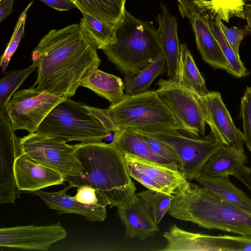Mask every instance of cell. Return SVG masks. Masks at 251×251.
<instances>
[{"mask_svg": "<svg viewBox=\"0 0 251 251\" xmlns=\"http://www.w3.org/2000/svg\"><path fill=\"white\" fill-rule=\"evenodd\" d=\"M204 16L209 29L217 39L222 51L226 57L229 65L228 73L241 78L248 76L250 72L242 62L240 56L234 51L223 34L215 17L205 12L202 13Z\"/></svg>", "mask_w": 251, "mask_h": 251, "instance_id": "27", "label": "cell"}, {"mask_svg": "<svg viewBox=\"0 0 251 251\" xmlns=\"http://www.w3.org/2000/svg\"><path fill=\"white\" fill-rule=\"evenodd\" d=\"M156 85L158 97L187 128L190 136H204L206 123L195 94L171 78L160 79Z\"/></svg>", "mask_w": 251, "mask_h": 251, "instance_id": "10", "label": "cell"}, {"mask_svg": "<svg viewBox=\"0 0 251 251\" xmlns=\"http://www.w3.org/2000/svg\"><path fill=\"white\" fill-rule=\"evenodd\" d=\"M102 50L125 75L142 70L162 52L153 23L137 19L126 9L115 25L111 41Z\"/></svg>", "mask_w": 251, "mask_h": 251, "instance_id": "4", "label": "cell"}, {"mask_svg": "<svg viewBox=\"0 0 251 251\" xmlns=\"http://www.w3.org/2000/svg\"><path fill=\"white\" fill-rule=\"evenodd\" d=\"M134 131L171 147L179 158V171L190 181L199 176L208 160L225 146L211 131L200 137H187L173 129Z\"/></svg>", "mask_w": 251, "mask_h": 251, "instance_id": "7", "label": "cell"}, {"mask_svg": "<svg viewBox=\"0 0 251 251\" xmlns=\"http://www.w3.org/2000/svg\"><path fill=\"white\" fill-rule=\"evenodd\" d=\"M171 78L194 94L202 96L209 92L204 77L185 44L180 45V53L176 72Z\"/></svg>", "mask_w": 251, "mask_h": 251, "instance_id": "21", "label": "cell"}, {"mask_svg": "<svg viewBox=\"0 0 251 251\" xmlns=\"http://www.w3.org/2000/svg\"><path fill=\"white\" fill-rule=\"evenodd\" d=\"M21 153L60 173L64 177L84 174L73 145L53 136L35 132L20 138Z\"/></svg>", "mask_w": 251, "mask_h": 251, "instance_id": "8", "label": "cell"}, {"mask_svg": "<svg viewBox=\"0 0 251 251\" xmlns=\"http://www.w3.org/2000/svg\"><path fill=\"white\" fill-rule=\"evenodd\" d=\"M65 99L33 86L15 92L7 106L13 129H25L29 134L36 132L50 111Z\"/></svg>", "mask_w": 251, "mask_h": 251, "instance_id": "9", "label": "cell"}, {"mask_svg": "<svg viewBox=\"0 0 251 251\" xmlns=\"http://www.w3.org/2000/svg\"><path fill=\"white\" fill-rule=\"evenodd\" d=\"M79 25L95 43L98 49L103 50L112 40L115 25L86 14H83Z\"/></svg>", "mask_w": 251, "mask_h": 251, "instance_id": "29", "label": "cell"}, {"mask_svg": "<svg viewBox=\"0 0 251 251\" xmlns=\"http://www.w3.org/2000/svg\"><path fill=\"white\" fill-rule=\"evenodd\" d=\"M111 143L123 154H130L158 163L176 165L154 154L139 135L132 129L122 128L116 131Z\"/></svg>", "mask_w": 251, "mask_h": 251, "instance_id": "25", "label": "cell"}, {"mask_svg": "<svg viewBox=\"0 0 251 251\" xmlns=\"http://www.w3.org/2000/svg\"><path fill=\"white\" fill-rule=\"evenodd\" d=\"M161 12L156 20L161 50L164 54L167 67L168 76L173 77L176 73L180 53V45L178 35V24L176 16L172 15L167 7L161 4Z\"/></svg>", "mask_w": 251, "mask_h": 251, "instance_id": "19", "label": "cell"}, {"mask_svg": "<svg viewBox=\"0 0 251 251\" xmlns=\"http://www.w3.org/2000/svg\"><path fill=\"white\" fill-rule=\"evenodd\" d=\"M243 0V1H251V0Z\"/></svg>", "mask_w": 251, "mask_h": 251, "instance_id": "42", "label": "cell"}, {"mask_svg": "<svg viewBox=\"0 0 251 251\" xmlns=\"http://www.w3.org/2000/svg\"><path fill=\"white\" fill-rule=\"evenodd\" d=\"M71 187L73 186L69 184L57 192L39 190L31 193L42 200L48 208L55 210L59 214L74 213L83 216L90 221H104L107 217L108 202L102 200L93 205L80 203L66 194Z\"/></svg>", "mask_w": 251, "mask_h": 251, "instance_id": "16", "label": "cell"}, {"mask_svg": "<svg viewBox=\"0 0 251 251\" xmlns=\"http://www.w3.org/2000/svg\"><path fill=\"white\" fill-rule=\"evenodd\" d=\"M251 192V166L242 165L233 175Z\"/></svg>", "mask_w": 251, "mask_h": 251, "instance_id": "38", "label": "cell"}, {"mask_svg": "<svg viewBox=\"0 0 251 251\" xmlns=\"http://www.w3.org/2000/svg\"><path fill=\"white\" fill-rule=\"evenodd\" d=\"M196 3L199 12H208L227 23L233 17L245 19V4L242 0H196Z\"/></svg>", "mask_w": 251, "mask_h": 251, "instance_id": "28", "label": "cell"}, {"mask_svg": "<svg viewBox=\"0 0 251 251\" xmlns=\"http://www.w3.org/2000/svg\"><path fill=\"white\" fill-rule=\"evenodd\" d=\"M101 111L119 129L133 130L173 129L188 133L187 128L161 101L155 91L126 97L121 102Z\"/></svg>", "mask_w": 251, "mask_h": 251, "instance_id": "5", "label": "cell"}, {"mask_svg": "<svg viewBox=\"0 0 251 251\" xmlns=\"http://www.w3.org/2000/svg\"><path fill=\"white\" fill-rule=\"evenodd\" d=\"M60 222L45 226H20L0 229V249L48 251L52 244L66 238Z\"/></svg>", "mask_w": 251, "mask_h": 251, "instance_id": "12", "label": "cell"}, {"mask_svg": "<svg viewBox=\"0 0 251 251\" xmlns=\"http://www.w3.org/2000/svg\"><path fill=\"white\" fill-rule=\"evenodd\" d=\"M14 0H0V22L4 21L13 11Z\"/></svg>", "mask_w": 251, "mask_h": 251, "instance_id": "40", "label": "cell"}, {"mask_svg": "<svg viewBox=\"0 0 251 251\" xmlns=\"http://www.w3.org/2000/svg\"><path fill=\"white\" fill-rule=\"evenodd\" d=\"M247 162L248 157L245 152L225 146L208 160L200 175L212 177L233 176Z\"/></svg>", "mask_w": 251, "mask_h": 251, "instance_id": "22", "label": "cell"}, {"mask_svg": "<svg viewBox=\"0 0 251 251\" xmlns=\"http://www.w3.org/2000/svg\"><path fill=\"white\" fill-rule=\"evenodd\" d=\"M129 176L148 189L176 195L189 181L176 165L163 164L124 154Z\"/></svg>", "mask_w": 251, "mask_h": 251, "instance_id": "11", "label": "cell"}, {"mask_svg": "<svg viewBox=\"0 0 251 251\" xmlns=\"http://www.w3.org/2000/svg\"><path fill=\"white\" fill-rule=\"evenodd\" d=\"M168 213L203 228L251 236V212L190 181L173 195Z\"/></svg>", "mask_w": 251, "mask_h": 251, "instance_id": "3", "label": "cell"}, {"mask_svg": "<svg viewBox=\"0 0 251 251\" xmlns=\"http://www.w3.org/2000/svg\"><path fill=\"white\" fill-rule=\"evenodd\" d=\"M189 20L195 34L197 49L203 60L213 68L228 73V63L203 14L195 12Z\"/></svg>", "mask_w": 251, "mask_h": 251, "instance_id": "18", "label": "cell"}, {"mask_svg": "<svg viewBox=\"0 0 251 251\" xmlns=\"http://www.w3.org/2000/svg\"><path fill=\"white\" fill-rule=\"evenodd\" d=\"M178 2V6L180 13L183 18L188 19L195 12H199L196 5V0H176Z\"/></svg>", "mask_w": 251, "mask_h": 251, "instance_id": "37", "label": "cell"}, {"mask_svg": "<svg viewBox=\"0 0 251 251\" xmlns=\"http://www.w3.org/2000/svg\"><path fill=\"white\" fill-rule=\"evenodd\" d=\"M7 109H0V204H14L21 191L16 182L14 165L21 154L20 140L15 134Z\"/></svg>", "mask_w": 251, "mask_h": 251, "instance_id": "13", "label": "cell"}, {"mask_svg": "<svg viewBox=\"0 0 251 251\" xmlns=\"http://www.w3.org/2000/svg\"><path fill=\"white\" fill-rule=\"evenodd\" d=\"M33 2H30L20 15L15 26L12 35L7 45L4 52L0 57V66L2 73L7 69L10 59L16 51L24 34L27 13Z\"/></svg>", "mask_w": 251, "mask_h": 251, "instance_id": "32", "label": "cell"}, {"mask_svg": "<svg viewBox=\"0 0 251 251\" xmlns=\"http://www.w3.org/2000/svg\"><path fill=\"white\" fill-rule=\"evenodd\" d=\"M80 86L90 89L106 99L112 106L121 102L126 97L124 92L125 85L122 78L100 71L98 68L88 73L81 80Z\"/></svg>", "mask_w": 251, "mask_h": 251, "instance_id": "20", "label": "cell"}, {"mask_svg": "<svg viewBox=\"0 0 251 251\" xmlns=\"http://www.w3.org/2000/svg\"><path fill=\"white\" fill-rule=\"evenodd\" d=\"M166 71V59L161 52L153 61L142 70L131 75H125L124 82L126 96L148 92L153 80Z\"/></svg>", "mask_w": 251, "mask_h": 251, "instance_id": "24", "label": "cell"}, {"mask_svg": "<svg viewBox=\"0 0 251 251\" xmlns=\"http://www.w3.org/2000/svg\"><path fill=\"white\" fill-rule=\"evenodd\" d=\"M97 49L79 24L50 30L32 51L37 69L32 86L65 98L73 96L83 78L100 66Z\"/></svg>", "mask_w": 251, "mask_h": 251, "instance_id": "1", "label": "cell"}, {"mask_svg": "<svg viewBox=\"0 0 251 251\" xmlns=\"http://www.w3.org/2000/svg\"><path fill=\"white\" fill-rule=\"evenodd\" d=\"M65 140L100 142L108 131L87 108V105L69 98L57 104L39 126L37 131Z\"/></svg>", "mask_w": 251, "mask_h": 251, "instance_id": "6", "label": "cell"}, {"mask_svg": "<svg viewBox=\"0 0 251 251\" xmlns=\"http://www.w3.org/2000/svg\"><path fill=\"white\" fill-rule=\"evenodd\" d=\"M74 146L84 174L65 177L70 185L92 187L110 207L124 206L136 195V188L128 173L124 154L113 144L101 141L80 143Z\"/></svg>", "mask_w": 251, "mask_h": 251, "instance_id": "2", "label": "cell"}, {"mask_svg": "<svg viewBox=\"0 0 251 251\" xmlns=\"http://www.w3.org/2000/svg\"><path fill=\"white\" fill-rule=\"evenodd\" d=\"M15 178L20 191L32 192L64 183V176L57 171L37 163L21 153L14 165Z\"/></svg>", "mask_w": 251, "mask_h": 251, "instance_id": "15", "label": "cell"}, {"mask_svg": "<svg viewBox=\"0 0 251 251\" xmlns=\"http://www.w3.org/2000/svg\"><path fill=\"white\" fill-rule=\"evenodd\" d=\"M137 133L154 154L168 162L176 165L179 170L180 167L179 158L171 147L158 140L144 134Z\"/></svg>", "mask_w": 251, "mask_h": 251, "instance_id": "34", "label": "cell"}, {"mask_svg": "<svg viewBox=\"0 0 251 251\" xmlns=\"http://www.w3.org/2000/svg\"><path fill=\"white\" fill-rule=\"evenodd\" d=\"M44 4L59 11H68L75 5L69 0H39Z\"/></svg>", "mask_w": 251, "mask_h": 251, "instance_id": "39", "label": "cell"}, {"mask_svg": "<svg viewBox=\"0 0 251 251\" xmlns=\"http://www.w3.org/2000/svg\"><path fill=\"white\" fill-rule=\"evenodd\" d=\"M240 108L244 142L251 152V86L246 87L241 99Z\"/></svg>", "mask_w": 251, "mask_h": 251, "instance_id": "33", "label": "cell"}, {"mask_svg": "<svg viewBox=\"0 0 251 251\" xmlns=\"http://www.w3.org/2000/svg\"><path fill=\"white\" fill-rule=\"evenodd\" d=\"M73 197L80 203L90 205L95 204L103 200L94 188L88 185L78 187L76 193Z\"/></svg>", "mask_w": 251, "mask_h": 251, "instance_id": "36", "label": "cell"}, {"mask_svg": "<svg viewBox=\"0 0 251 251\" xmlns=\"http://www.w3.org/2000/svg\"><path fill=\"white\" fill-rule=\"evenodd\" d=\"M244 14L246 19L248 25L251 29V4H246L244 6Z\"/></svg>", "mask_w": 251, "mask_h": 251, "instance_id": "41", "label": "cell"}, {"mask_svg": "<svg viewBox=\"0 0 251 251\" xmlns=\"http://www.w3.org/2000/svg\"><path fill=\"white\" fill-rule=\"evenodd\" d=\"M36 68L32 63L23 70L3 72V75L0 79V109H7L8 102L13 94Z\"/></svg>", "mask_w": 251, "mask_h": 251, "instance_id": "30", "label": "cell"}, {"mask_svg": "<svg viewBox=\"0 0 251 251\" xmlns=\"http://www.w3.org/2000/svg\"><path fill=\"white\" fill-rule=\"evenodd\" d=\"M83 14L115 25L125 9L126 0H69Z\"/></svg>", "mask_w": 251, "mask_h": 251, "instance_id": "26", "label": "cell"}, {"mask_svg": "<svg viewBox=\"0 0 251 251\" xmlns=\"http://www.w3.org/2000/svg\"><path fill=\"white\" fill-rule=\"evenodd\" d=\"M117 214L125 226L126 238L142 241L159 230L149 209L137 195L126 205L118 207Z\"/></svg>", "mask_w": 251, "mask_h": 251, "instance_id": "17", "label": "cell"}, {"mask_svg": "<svg viewBox=\"0 0 251 251\" xmlns=\"http://www.w3.org/2000/svg\"><path fill=\"white\" fill-rule=\"evenodd\" d=\"M195 95L211 131L225 146L244 152L242 132L233 122L220 93L211 91L202 96Z\"/></svg>", "mask_w": 251, "mask_h": 251, "instance_id": "14", "label": "cell"}, {"mask_svg": "<svg viewBox=\"0 0 251 251\" xmlns=\"http://www.w3.org/2000/svg\"><path fill=\"white\" fill-rule=\"evenodd\" d=\"M215 19L223 34L235 53L239 56V47L242 40L247 36L251 34V29L248 25L244 28L236 26L227 27L223 23L218 16Z\"/></svg>", "mask_w": 251, "mask_h": 251, "instance_id": "35", "label": "cell"}, {"mask_svg": "<svg viewBox=\"0 0 251 251\" xmlns=\"http://www.w3.org/2000/svg\"><path fill=\"white\" fill-rule=\"evenodd\" d=\"M195 179L203 187L251 213V199L230 181L229 176L212 177L200 175Z\"/></svg>", "mask_w": 251, "mask_h": 251, "instance_id": "23", "label": "cell"}, {"mask_svg": "<svg viewBox=\"0 0 251 251\" xmlns=\"http://www.w3.org/2000/svg\"><path fill=\"white\" fill-rule=\"evenodd\" d=\"M136 195L149 209L154 222L158 225L168 213L173 195L147 189Z\"/></svg>", "mask_w": 251, "mask_h": 251, "instance_id": "31", "label": "cell"}]
</instances>
